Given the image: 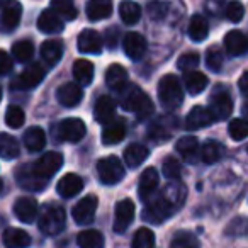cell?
Listing matches in <instances>:
<instances>
[{
  "instance_id": "obj_1",
  "label": "cell",
  "mask_w": 248,
  "mask_h": 248,
  "mask_svg": "<svg viewBox=\"0 0 248 248\" xmlns=\"http://www.w3.org/2000/svg\"><path fill=\"white\" fill-rule=\"evenodd\" d=\"M186 187L180 182H173L167 186L162 192H158V196H155L150 202H146V207L143 209V219L155 224L163 223L177 209H180L182 202L186 201Z\"/></svg>"
},
{
  "instance_id": "obj_2",
  "label": "cell",
  "mask_w": 248,
  "mask_h": 248,
  "mask_svg": "<svg viewBox=\"0 0 248 248\" xmlns=\"http://www.w3.org/2000/svg\"><path fill=\"white\" fill-rule=\"evenodd\" d=\"M123 93V99L121 104L126 110L136 114L138 119H148L153 114V102L148 97V93L145 90H141L140 87L135 85H128L124 90H121Z\"/></svg>"
},
{
  "instance_id": "obj_3",
  "label": "cell",
  "mask_w": 248,
  "mask_h": 248,
  "mask_svg": "<svg viewBox=\"0 0 248 248\" xmlns=\"http://www.w3.org/2000/svg\"><path fill=\"white\" fill-rule=\"evenodd\" d=\"M158 99L163 109L167 110H175L177 107L182 104L184 100V90L182 83L175 75L169 73L165 75L158 83Z\"/></svg>"
},
{
  "instance_id": "obj_4",
  "label": "cell",
  "mask_w": 248,
  "mask_h": 248,
  "mask_svg": "<svg viewBox=\"0 0 248 248\" xmlns=\"http://www.w3.org/2000/svg\"><path fill=\"white\" fill-rule=\"evenodd\" d=\"M66 213L62 206H48L39 217V230L46 236H56L65 230Z\"/></svg>"
},
{
  "instance_id": "obj_5",
  "label": "cell",
  "mask_w": 248,
  "mask_h": 248,
  "mask_svg": "<svg viewBox=\"0 0 248 248\" xmlns=\"http://www.w3.org/2000/svg\"><path fill=\"white\" fill-rule=\"evenodd\" d=\"M124 165L117 156L110 155L97 162V175L104 186H116L124 179Z\"/></svg>"
},
{
  "instance_id": "obj_6",
  "label": "cell",
  "mask_w": 248,
  "mask_h": 248,
  "mask_svg": "<svg viewBox=\"0 0 248 248\" xmlns=\"http://www.w3.org/2000/svg\"><path fill=\"white\" fill-rule=\"evenodd\" d=\"M53 131H55V138L58 140V141L78 143L80 140L85 136L87 126L78 117H68V119H63Z\"/></svg>"
},
{
  "instance_id": "obj_7",
  "label": "cell",
  "mask_w": 248,
  "mask_h": 248,
  "mask_svg": "<svg viewBox=\"0 0 248 248\" xmlns=\"http://www.w3.org/2000/svg\"><path fill=\"white\" fill-rule=\"evenodd\" d=\"M63 165V155L58 152H46L41 158H38L34 163H31L32 170L36 172V175H39L41 179L49 180Z\"/></svg>"
},
{
  "instance_id": "obj_8",
  "label": "cell",
  "mask_w": 248,
  "mask_h": 248,
  "mask_svg": "<svg viewBox=\"0 0 248 248\" xmlns=\"http://www.w3.org/2000/svg\"><path fill=\"white\" fill-rule=\"evenodd\" d=\"M22 17V5L19 0H5L2 4L0 29L4 32H12L19 26Z\"/></svg>"
},
{
  "instance_id": "obj_9",
  "label": "cell",
  "mask_w": 248,
  "mask_h": 248,
  "mask_svg": "<svg viewBox=\"0 0 248 248\" xmlns=\"http://www.w3.org/2000/svg\"><path fill=\"white\" fill-rule=\"evenodd\" d=\"M209 110L213 114L214 121H224L233 112V99L226 90H216L211 97Z\"/></svg>"
},
{
  "instance_id": "obj_10",
  "label": "cell",
  "mask_w": 248,
  "mask_h": 248,
  "mask_svg": "<svg viewBox=\"0 0 248 248\" xmlns=\"http://www.w3.org/2000/svg\"><path fill=\"white\" fill-rule=\"evenodd\" d=\"M97 206H99V201H97L95 196H85L83 199H80L78 202L73 206V211H72V216H73V221L77 224H89L93 221V216H95V211H97Z\"/></svg>"
},
{
  "instance_id": "obj_11",
  "label": "cell",
  "mask_w": 248,
  "mask_h": 248,
  "mask_svg": "<svg viewBox=\"0 0 248 248\" xmlns=\"http://www.w3.org/2000/svg\"><path fill=\"white\" fill-rule=\"evenodd\" d=\"M135 202L131 199H123L116 204L114 211V231L116 233H124L128 230L129 224L135 219Z\"/></svg>"
},
{
  "instance_id": "obj_12",
  "label": "cell",
  "mask_w": 248,
  "mask_h": 248,
  "mask_svg": "<svg viewBox=\"0 0 248 248\" xmlns=\"http://www.w3.org/2000/svg\"><path fill=\"white\" fill-rule=\"evenodd\" d=\"M102 36L93 29H83L77 38V48L83 55H99L102 51Z\"/></svg>"
},
{
  "instance_id": "obj_13",
  "label": "cell",
  "mask_w": 248,
  "mask_h": 248,
  "mask_svg": "<svg viewBox=\"0 0 248 248\" xmlns=\"http://www.w3.org/2000/svg\"><path fill=\"white\" fill-rule=\"evenodd\" d=\"M158 184H160L158 172H156L153 167H148V169L143 170L141 177H140V186H138L140 199H141L143 202H148V201L155 196L156 189H158Z\"/></svg>"
},
{
  "instance_id": "obj_14",
  "label": "cell",
  "mask_w": 248,
  "mask_h": 248,
  "mask_svg": "<svg viewBox=\"0 0 248 248\" xmlns=\"http://www.w3.org/2000/svg\"><path fill=\"white\" fill-rule=\"evenodd\" d=\"M45 75H46L45 66H43L41 63H32V65H29L28 68L17 77V82L16 83H17V87L22 90L34 89V87H38L39 83L43 82Z\"/></svg>"
},
{
  "instance_id": "obj_15",
  "label": "cell",
  "mask_w": 248,
  "mask_h": 248,
  "mask_svg": "<svg viewBox=\"0 0 248 248\" xmlns=\"http://www.w3.org/2000/svg\"><path fill=\"white\" fill-rule=\"evenodd\" d=\"M126 136V121L123 117H114L102 129V143L104 145H117Z\"/></svg>"
},
{
  "instance_id": "obj_16",
  "label": "cell",
  "mask_w": 248,
  "mask_h": 248,
  "mask_svg": "<svg viewBox=\"0 0 248 248\" xmlns=\"http://www.w3.org/2000/svg\"><path fill=\"white\" fill-rule=\"evenodd\" d=\"M82 97H83V92H82V87L78 83H73V82H68V83H63V85L58 87L56 90V99L62 106L65 107H75L82 102Z\"/></svg>"
},
{
  "instance_id": "obj_17",
  "label": "cell",
  "mask_w": 248,
  "mask_h": 248,
  "mask_svg": "<svg viewBox=\"0 0 248 248\" xmlns=\"http://www.w3.org/2000/svg\"><path fill=\"white\" fill-rule=\"evenodd\" d=\"M65 28L63 19L53 9H46L38 17V29L45 34H58Z\"/></svg>"
},
{
  "instance_id": "obj_18",
  "label": "cell",
  "mask_w": 248,
  "mask_h": 248,
  "mask_svg": "<svg viewBox=\"0 0 248 248\" xmlns=\"http://www.w3.org/2000/svg\"><path fill=\"white\" fill-rule=\"evenodd\" d=\"M123 48H124V53H126L133 62L141 60L146 53V39L143 38L141 34H138V32H129V34L124 36Z\"/></svg>"
},
{
  "instance_id": "obj_19",
  "label": "cell",
  "mask_w": 248,
  "mask_h": 248,
  "mask_svg": "<svg viewBox=\"0 0 248 248\" xmlns=\"http://www.w3.org/2000/svg\"><path fill=\"white\" fill-rule=\"evenodd\" d=\"M214 117L211 114L209 107H202V106H196L192 107L189 114L186 117V128L187 129H202L209 124H213Z\"/></svg>"
},
{
  "instance_id": "obj_20",
  "label": "cell",
  "mask_w": 248,
  "mask_h": 248,
  "mask_svg": "<svg viewBox=\"0 0 248 248\" xmlns=\"http://www.w3.org/2000/svg\"><path fill=\"white\" fill-rule=\"evenodd\" d=\"M14 214L22 223H32L38 216V202L34 197H19L14 202Z\"/></svg>"
},
{
  "instance_id": "obj_21",
  "label": "cell",
  "mask_w": 248,
  "mask_h": 248,
  "mask_svg": "<svg viewBox=\"0 0 248 248\" xmlns=\"http://www.w3.org/2000/svg\"><path fill=\"white\" fill-rule=\"evenodd\" d=\"M17 182L26 190H41L46 187L48 180L36 175V172L32 170L31 165H24L17 170Z\"/></svg>"
},
{
  "instance_id": "obj_22",
  "label": "cell",
  "mask_w": 248,
  "mask_h": 248,
  "mask_svg": "<svg viewBox=\"0 0 248 248\" xmlns=\"http://www.w3.org/2000/svg\"><path fill=\"white\" fill-rule=\"evenodd\" d=\"M106 83L109 89L121 92L128 87V70L119 63H112L106 72Z\"/></svg>"
},
{
  "instance_id": "obj_23",
  "label": "cell",
  "mask_w": 248,
  "mask_h": 248,
  "mask_svg": "<svg viewBox=\"0 0 248 248\" xmlns=\"http://www.w3.org/2000/svg\"><path fill=\"white\" fill-rule=\"evenodd\" d=\"M224 48H226L228 55L241 56L248 51V38L241 31L233 29L224 36Z\"/></svg>"
},
{
  "instance_id": "obj_24",
  "label": "cell",
  "mask_w": 248,
  "mask_h": 248,
  "mask_svg": "<svg viewBox=\"0 0 248 248\" xmlns=\"http://www.w3.org/2000/svg\"><path fill=\"white\" fill-rule=\"evenodd\" d=\"M5 248H28L31 245V236L21 228H7L2 234Z\"/></svg>"
},
{
  "instance_id": "obj_25",
  "label": "cell",
  "mask_w": 248,
  "mask_h": 248,
  "mask_svg": "<svg viewBox=\"0 0 248 248\" xmlns=\"http://www.w3.org/2000/svg\"><path fill=\"white\" fill-rule=\"evenodd\" d=\"M83 189V180L80 179L77 173H66L65 177H62L56 186V190L62 197L65 199H70V197L77 196L80 190Z\"/></svg>"
},
{
  "instance_id": "obj_26",
  "label": "cell",
  "mask_w": 248,
  "mask_h": 248,
  "mask_svg": "<svg viewBox=\"0 0 248 248\" xmlns=\"http://www.w3.org/2000/svg\"><path fill=\"white\" fill-rule=\"evenodd\" d=\"M93 116L100 124H107L109 121H112L116 117V102H114L112 97H100L95 102V107H93Z\"/></svg>"
},
{
  "instance_id": "obj_27",
  "label": "cell",
  "mask_w": 248,
  "mask_h": 248,
  "mask_svg": "<svg viewBox=\"0 0 248 248\" xmlns=\"http://www.w3.org/2000/svg\"><path fill=\"white\" fill-rule=\"evenodd\" d=\"M175 150L179 152V155L189 163L197 162V156H199V153H201L199 141H197V138H194V136H184V138H180L175 145Z\"/></svg>"
},
{
  "instance_id": "obj_28",
  "label": "cell",
  "mask_w": 248,
  "mask_h": 248,
  "mask_svg": "<svg viewBox=\"0 0 248 248\" xmlns=\"http://www.w3.org/2000/svg\"><path fill=\"white\" fill-rule=\"evenodd\" d=\"M150 152L146 146L140 145V143H131L128 148L124 150V163L129 167V169H136L140 167L146 158H148Z\"/></svg>"
},
{
  "instance_id": "obj_29",
  "label": "cell",
  "mask_w": 248,
  "mask_h": 248,
  "mask_svg": "<svg viewBox=\"0 0 248 248\" xmlns=\"http://www.w3.org/2000/svg\"><path fill=\"white\" fill-rule=\"evenodd\" d=\"M112 14V0H89L87 16L90 21H102Z\"/></svg>"
},
{
  "instance_id": "obj_30",
  "label": "cell",
  "mask_w": 248,
  "mask_h": 248,
  "mask_svg": "<svg viewBox=\"0 0 248 248\" xmlns=\"http://www.w3.org/2000/svg\"><path fill=\"white\" fill-rule=\"evenodd\" d=\"M73 77H75L77 83L78 85H90L93 80V65L92 62H89V60L85 58H80L77 60L75 63H73Z\"/></svg>"
},
{
  "instance_id": "obj_31",
  "label": "cell",
  "mask_w": 248,
  "mask_h": 248,
  "mask_svg": "<svg viewBox=\"0 0 248 248\" xmlns=\"http://www.w3.org/2000/svg\"><path fill=\"white\" fill-rule=\"evenodd\" d=\"M209 83L207 77L204 73L197 72V70H192V72H187L184 75V85H186L187 92L192 93V95H197V93L204 92Z\"/></svg>"
},
{
  "instance_id": "obj_32",
  "label": "cell",
  "mask_w": 248,
  "mask_h": 248,
  "mask_svg": "<svg viewBox=\"0 0 248 248\" xmlns=\"http://www.w3.org/2000/svg\"><path fill=\"white\" fill-rule=\"evenodd\" d=\"M41 56L48 65H56L63 56V43L58 39H48L41 45Z\"/></svg>"
},
{
  "instance_id": "obj_33",
  "label": "cell",
  "mask_w": 248,
  "mask_h": 248,
  "mask_svg": "<svg viewBox=\"0 0 248 248\" xmlns=\"http://www.w3.org/2000/svg\"><path fill=\"white\" fill-rule=\"evenodd\" d=\"M119 16L124 24L135 26L141 19V7L133 0H123L119 5Z\"/></svg>"
},
{
  "instance_id": "obj_34",
  "label": "cell",
  "mask_w": 248,
  "mask_h": 248,
  "mask_svg": "<svg viewBox=\"0 0 248 248\" xmlns=\"http://www.w3.org/2000/svg\"><path fill=\"white\" fill-rule=\"evenodd\" d=\"M207 34H209V24H207L206 17L199 14L192 16V19L189 22V38L192 41L199 43L204 41L207 38Z\"/></svg>"
},
{
  "instance_id": "obj_35",
  "label": "cell",
  "mask_w": 248,
  "mask_h": 248,
  "mask_svg": "<svg viewBox=\"0 0 248 248\" xmlns=\"http://www.w3.org/2000/svg\"><path fill=\"white\" fill-rule=\"evenodd\" d=\"M24 145L29 152H41L46 145V135L41 128L32 126L24 133Z\"/></svg>"
},
{
  "instance_id": "obj_36",
  "label": "cell",
  "mask_w": 248,
  "mask_h": 248,
  "mask_svg": "<svg viewBox=\"0 0 248 248\" xmlns=\"http://www.w3.org/2000/svg\"><path fill=\"white\" fill-rule=\"evenodd\" d=\"M224 153V146L221 145V143L214 141V140H209V141H206L202 145V148H201V160H202L204 163H207V165H213V163H216L217 160L223 156Z\"/></svg>"
},
{
  "instance_id": "obj_37",
  "label": "cell",
  "mask_w": 248,
  "mask_h": 248,
  "mask_svg": "<svg viewBox=\"0 0 248 248\" xmlns=\"http://www.w3.org/2000/svg\"><path fill=\"white\" fill-rule=\"evenodd\" d=\"M0 156L4 160H16L19 156L17 140L7 133H0Z\"/></svg>"
},
{
  "instance_id": "obj_38",
  "label": "cell",
  "mask_w": 248,
  "mask_h": 248,
  "mask_svg": "<svg viewBox=\"0 0 248 248\" xmlns=\"http://www.w3.org/2000/svg\"><path fill=\"white\" fill-rule=\"evenodd\" d=\"M77 243L80 248H104V236L97 230H85L78 233Z\"/></svg>"
},
{
  "instance_id": "obj_39",
  "label": "cell",
  "mask_w": 248,
  "mask_h": 248,
  "mask_svg": "<svg viewBox=\"0 0 248 248\" xmlns=\"http://www.w3.org/2000/svg\"><path fill=\"white\" fill-rule=\"evenodd\" d=\"M51 9L60 17L66 19V21H73L78 14L73 0H51Z\"/></svg>"
},
{
  "instance_id": "obj_40",
  "label": "cell",
  "mask_w": 248,
  "mask_h": 248,
  "mask_svg": "<svg viewBox=\"0 0 248 248\" xmlns=\"http://www.w3.org/2000/svg\"><path fill=\"white\" fill-rule=\"evenodd\" d=\"M32 55H34V46H32V43L28 41V39L14 43V46H12V56H14L16 62L28 63L29 60L32 58Z\"/></svg>"
},
{
  "instance_id": "obj_41",
  "label": "cell",
  "mask_w": 248,
  "mask_h": 248,
  "mask_svg": "<svg viewBox=\"0 0 248 248\" xmlns=\"http://www.w3.org/2000/svg\"><path fill=\"white\" fill-rule=\"evenodd\" d=\"M155 247V234L150 228H140L133 236L131 248H153Z\"/></svg>"
},
{
  "instance_id": "obj_42",
  "label": "cell",
  "mask_w": 248,
  "mask_h": 248,
  "mask_svg": "<svg viewBox=\"0 0 248 248\" xmlns=\"http://www.w3.org/2000/svg\"><path fill=\"white\" fill-rule=\"evenodd\" d=\"M162 169H163V175H165L167 179L173 180V182L180 180V177H182V163L172 155L167 156V158L163 160Z\"/></svg>"
},
{
  "instance_id": "obj_43",
  "label": "cell",
  "mask_w": 248,
  "mask_h": 248,
  "mask_svg": "<svg viewBox=\"0 0 248 248\" xmlns=\"http://www.w3.org/2000/svg\"><path fill=\"white\" fill-rule=\"evenodd\" d=\"M228 133L234 141H241V140L248 138V121L243 117H236L228 124Z\"/></svg>"
},
{
  "instance_id": "obj_44",
  "label": "cell",
  "mask_w": 248,
  "mask_h": 248,
  "mask_svg": "<svg viewBox=\"0 0 248 248\" xmlns=\"http://www.w3.org/2000/svg\"><path fill=\"white\" fill-rule=\"evenodd\" d=\"M26 121V114L24 110L21 109L19 106H9L7 110H5V123H7L9 128L17 129L21 128Z\"/></svg>"
},
{
  "instance_id": "obj_45",
  "label": "cell",
  "mask_w": 248,
  "mask_h": 248,
  "mask_svg": "<svg viewBox=\"0 0 248 248\" xmlns=\"http://www.w3.org/2000/svg\"><path fill=\"white\" fill-rule=\"evenodd\" d=\"M223 62H224V55H223V49H221L219 46H211V48L206 51V65L209 70L219 72L221 66H223Z\"/></svg>"
},
{
  "instance_id": "obj_46",
  "label": "cell",
  "mask_w": 248,
  "mask_h": 248,
  "mask_svg": "<svg viewBox=\"0 0 248 248\" xmlns=\"http://www.w3.org/2000/svg\"><path fill=\"white\" fill-rule=\"evenodd\" d=\"M170 248H199V241L190 233H179L172 240Z\"/></svg>"
},
{
  "instance_id": "obj_47",
  "label": "cell",
  "mask_w": 248,
  "mask_h": 248,
  "mask_svg": "<svg viewBox=\"0 0 248 248\" xmlns=\"http://www.w3.org/2000/svg\"><path fill=\"white\" fill-rule=\"evenodd\" d=\"M177 66H179L182 72H192L199 66V55L197 53H186L179 58L177 62Z\"/></svg>"
},
{
  "instance_id": "obj_48",
  "label": "cell",
  "mask_w": 248,
  "mask_h": 248,
  "mask_svg": "<svg viewBox=\"0 0 248 248\" xmlns=\"http://www.w3.org/2000/svg\"><path fill=\"white\" fill-rule=\"evenodd\" d=\"M224 16L230 22H240L245 16V7L240 2H228L226 9H224Z\"/></svg>"
},
{
  "instance_id": "obj_49",
  "label": "cell",
  "mask_w": 248,
  "mask_h": 248,
  "mask_svg": "<svg viewBox=\"0 0 248 248\" xmlns=\"http://www.w3.org/2000/svg\"><path fill=\"white\" fill-rule=\"evenodd\" d=\"M12 66H14V62H12V56L9 55L7 51L0 49V77L7 75L11 73Z\"/></svg>"
},
{
  "instance_id": "obj_50",
  "label": "cell",
  "mask_w": 248,
  "mask_h": 248,
  "mask_svg": "<svg viewBox=\"0 0 248 248\" xmlns=\"http://www.w3.org/2000/svg\"><path fill=\"white\" fill-rule=\"evenodd\" d=\"M148 12L153 19H160L163 14H165V7H163L160 2H150L148 4Z\"/></svg>"
},
{
  "instance_id": "obj_51",
  "label": "cell",
  "mask_w": 248,
  "mask_h": 248,
  "mask_svg": "<svg viewBox=\"0 0 248 248\" xmlns=\"http://www.w3.org/2000/svg\"><path fill=\"white\" fill-rule=\"evenodd\" d=\"M116 34H117V29L112 28V29H107L106 32V45L109 48H116Z\"/></svg>"
},
{
  "instance_id": "obj_52",
  "label": "cell",
  "mask_w": 248,
  "mask_h": 248,
  "mask_svg": "<svg viewBox=\"0 0 248 248\" xmlns=\"http://www.w3.org/2000/svg\"><path fill=\"white\" fill-rule=\"evenodd\" d=\"M238 87H240L241 93H245V95L248 97V70L240 77V80H238Z\"/></svg>"
},
{
  "instance_id": "obj_53",
  "label": "cell",
  "mask_w": 248,
  "mask_h": 248,
  "mask_svg": "<svg viewBox=\"0 0 248 248\" xmlns=\"http://www.w3.org/2000/svg\"><path fill=\"white\" fill-rule=\"evenodd\" d=\"M243 116H245L243 119H247V121H248V102L243 106Z\"/></svg>"
},
{
  "instance_id": "obj_54",
  "label": "cell",
  "mask_w": 248,
  "mask_h": 248,
  "mask_svg": "<svg viewBox=\"0 0 248 248\" xmlns=\"http://www.w3.org/2000/svg\"><path fill=\"white\" fill-rule=\"evenodd\" d=\"M2 187H4V184H2V180H0V192H2Z\"/></svg>"
},
{
  "instance_id": "obj_55",
  "label": "cell",
  "mask_w": 248,
  "mask_h": 248,
  "mask_svg": "<svg viewBox=\"0 0 248 248\" xmlns=\"http://www.w3.org/2000/svg\"><path fill=\"white\" fill-rule=\"evenodd\" d=\"M0 100H2V87H0Z\"/></svg>"
},
{
  "instance_id": "obj_56",
  "label": "cell",
  "mask_w": 248,
  "mask_h": 248,
  "mask_svg": "<svg viewBox=\"0 0 248 248\" xmlns=\"http://www.w3.org/2000/svg\"><path fill=\"white\" fill-rule=\"evenodd\" d=\"M4 2H5V0H0V5H2V4H4Z\"/></svg>"
}]
</instances>
